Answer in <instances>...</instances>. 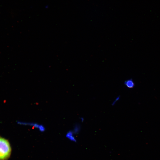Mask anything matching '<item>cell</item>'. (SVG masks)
I'll return each mask as SVG.
<instances>
[{
    "label": "cell",
    "instance_id": "6da1fadb",
    "mask_svg": "<svg viewBox=\"0 0 160 160\" xmlns=\"http://www.w3.org/2000/svg\"><path fill=\"white\" fill-rule=\"evenodd\" d=\"M12 152V148L9 141L0 135V160H8Z\"/></svg>",
    "mask_w": 160,
    "mask_h": 160
},
{
    "label": "cell",
    "instance_id": "7a4b0ae2",
    "mask_svg": "<svg viewBox=\"0 0 160 160\" xmlns=\"http://www.w3.org/2000/svg\"><path fill=\"white\" fill-rule=\"evenodd\" d=\"M18 123L22 125L32 127L38 129L41 132H44L45 130L44 126L41 124L29 121H18Z\"/></svg>",
    "mask_w": 160,
    "mask_h": 160
},
{
    "label": "cell",
    "instance_id": "3957f363",
    "mask_svg": "<svg viewBox=\"0 0 160 160\" xmlns=\"http://www.w3.org/2000/svg\"><path fill=\"white\" fill-rule=\"evenodd\" d=\"M124 85L129 89L133 88L135 86V83L132 79H129L125 81L124 82Z\"/></svg>",
    "mask_w": 160,
    "mask_h": 160
},
{
    "label": "cell",
    "instance_id": "277c9868",
    "mask_svg": "<svg viewBox=\"0 0 160 160\" xmlns=\"http://www.w3.org/2000/svg\"><path fill=\"white\" fill-rule=\"evenodd\" d=\"M119 99H120L119 96L118 97H117V98H116L115 100L112 103V105H114L119 100Z\"/></svg>",
    "mask_w": 160,
    "mask_h": 160
},
{
    "label": "cell",
    "instance_id": "5b68a950",
    "mask_svg": "<svg viewBox=\"0 0 160 160\" xmlns=\"http://www.w3.org/2000/svg\"><path fill=\"white\" fill-rule=\"evenodd\" d=\"M80 119L81 122H83L84 121V119L83 117L80 118Z\"/></svg>",
    "mask_w": 160,
    "mask_h": 160
}]
</instances>
